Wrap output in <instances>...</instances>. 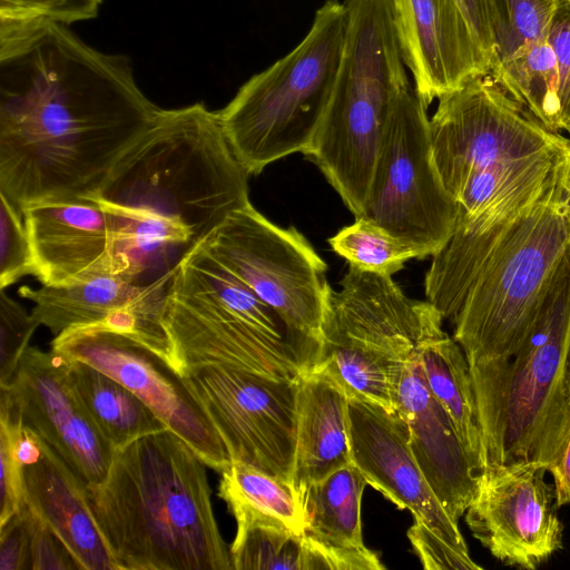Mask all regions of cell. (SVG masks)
<instances>
[{
    "mask_svg": "<svg viewBox=\"0 0 570 570\" xmlns=\"http://www.w3.org/2000/svg\"><path fill=\"white\" fill-rule=\"evenodd\" d=\"M159 111L127 56L61 23H0V193L20 210L92 196Z\"/></svg>",
    "mask_w": 570,
    "mask_h": 570,
    "instance_id": "cell-1",
    "label": "cell"
},
{
    "mask_svg": "<svg viewBox=\"0 0 570 570\" xmlns=\"http://www.w3.org/2000/svg\"><path fill=\"white\" fill-rule=\"evenodd\" d=\"M206 466L169 429L115 450L87 499L119 570L233 569Z\"/></svg>",
    "mask_w": 570,
    "mask_h": 570,
    "instance_id": "cell-2",
    "label": "cell"
},
{
    "mask_svg": "<svg viewBox=\"0 0 570 570\" xmlns=\"http://www.w3.org/2000/svg\"><path fill=\"white\" fill-rule=\"evenodd\" d=\"M248 176L218 114L194 104L160 109L89 198L111 210L178 224L199 243L250 203Z\"/></svg>",
    "mask_w": 570,
    "mask_h": 570,
    "instance_id": "cell-3",
    "label": "cell"
},
{
    "mask_svg": "<svg viewBox=\"0 0 570 570\" xmlns=\"http://www.w3.org/2000/svg\"><path fill=\"white\" fill-rule=\"evenodd\" d=\"M569 341L570 249L520 347L469 364L484 468L534 463L549 472L558 462L570 433Z\"/></svg>",
    "mask_w": 570,
    "mask_h": 570,
    "instance_id": "cell-4",
    "label": "cell"
},
{
    "mask_svg": "<svg viewBox=\"0 0 570 570\" xmlns=\"http://www.w3.org/2000/svg\"><path fill=\"white\" fill-rule=\"evenodd\" d=\"M161 323L171 368L224 365L297 381L316 363L320 342L294 328L199 242L177 266Z\"/></svg>",
    "mask_w": 570,
    "mask_h": 570,
    "instance_id": "cell-5",
    "label": "cell"
},
{
    "mask_svg": "<svg viewBox=\"0 0 570 570\" xmlns=\"http://www.w3.org/2000/svg\"><path fill=\"white\" fill-rule=\"evenodd\" d=\"M347 26L325 115L309 151L355 217L364 213L381 146L412 83L400 53L390 0H343Z\"/></svg>",
    "mask_w": 570,
    "mask_h": 570,
    "instance_id": "cell-6",
    "label": "cell"
},
{
    "mask_svg": "<svg viewBox=\"0 0 570 570\" xmlns=\"http://www.w3.org/2000/svg\"><path fill=\"white\" fill-rule=\"evenodd\" d=\"M346 26L343 1L324 2L304 39L250 77L217 112L234 156L249 175L309 151L331 99Z\"/></svg>",
    "mask_w": 570,
    "mask_h": 570,
    "instance_id": "cell-7",
    "label": "cell"
},
{
    "mask_svg": "<svg viewBox=\"0 0 570 570\" xmlns=\"http://www.w3.org/2000/svg\"><path fill=\"white\" fill-rule=\"evenodd\" d=\"M443 317L429 301L412 299L392 276L348 264L340 288L331 287L314 371L335 381L347 397L396 411L405 361Z\"/></svg>",
    "mask_w": 570,
    "mask_h": 570,
    "instance_id": "cell-8",
    "label": "cell"
},
{
    "mask_svg": "<svg viewBox=\"0 0 570 570\" xmlns=\"http://www.w3.org/2000/svg\"><path fill=\"white\" fill-rule=\"evenodd\" d=\"M563 180L564 177L498 247L451 321L453 338L469 364L513 354L534 324L570 249Z\"/></svg>",
    "mask_w": 570,
    "mask_h": 570,
    "instance_id": "cell-9",
    "label": "cell"
},
{
    "mask_svg": "<svg viewBox=\"0 0 570 570\" xmlns=\"http://www.w3.org/2000/svg\"><path fill=\"white\" fill-rule=\"evenodd\" d=\"M426 109L414 86L400 97L361 217L433 257L452 237L460 209L436 168Z\"/></svg>",
    "mask_w": 570,
    "mask_h": 570,
    "instance_id": "cell-10",
    "label": "cell"
},
{
    "mask_svg": "<svg viewBox=\"0 0 570 570\" xmlns=\"http://www.w3.org/2000/svg\"><path fill=\"white\" fill-rule=\"evenodd\" d=\"M430 135L436 168L454 200L475 173L570 150L568 137L544 126L490 75L441 97Z\"/></svg>",
    "mask_w": 570,
    "mask_h": 570,
    "instance_id": "cell-11",
    "label": "cell"
},
{
    "mask_svg": "<svg viewBox=\"0 0 570 570\" xmlns=\"http://www.w3.org/2000/svg\"><path fill=\"white\" fill-rule=\"evenodd\" d=\"M200 243L292 328L321 345L327 265L302 233L272 223L249 203Z\"/></svg>",
    "mask_w": 570,
    "mask_h": 570,
    "instance_id": "cell-12",
    "label": "cell"
},
{
    "mask_svg": "<svg viewBox=\"0 0 570 570\" xmlns=\"http://www.w3.org/2000/svg\"><path fill=\"white\" fill-rule=\"evenodd\" d=\"M218 433L230 462L291 483L296 438V381L224 365L180 375Z\"/></svg>",
    "mask_w": 570,
    "mask_h": 570,
    "instance_id": "cell-13",
    "label": "cell"
},
{
    "mask_svg": "<svg viewBox=\"0 0 570 570\" xmlns=\"http://www.w3.org/2000/svg\"><path fill=\"white\" fill-rule=\"evenodd\" d=\"M51 351L82 361L136 394L210 469L222 473L228 453L184 379L160 356L125 332L96 324L55 336Z\"/></svg>",
    "mask_w": 570,
    "mask_h": 570,
    "instance_id": "cell-14",
    "label": "cell"
},
{
    "mask_svg": "<svg viewBox=\"0 0 570 570\" xmlns=\"http://www.w3.org/2000/svg\"><path fill=\"white\" fill-rule=\"evenodd\" d=\"M547 472L534 463L490 464L479 475L465 522L505 566L534 570L562 548L563 524Z\"/></svg>",
    "mask_w": 570,
    "mask_h": 570,
    "instance_id": "cell-15",
    "label": "cell"
},
{
    "mask_svg": "<svg viewBox=\"0 0 570 570\" xmlns=\"http://www.w3.org/2000/svg\"><path fill=\"white\" fill-rule=\"evenodd\" d=\"M23 424L89 489L108 474L115 449L98 430L60 355L29 346L8 385Z\"/></svg>",
    "mask_w": 570,
    "mask_h": 570,
    "instance_id": "cell-16",
    "label": "cell"
},
{
    "mask_svg": "<svg viewBox=\"0 0 570 570\" xmlns=\"http://www.w3.org/2000/svg\"><path fill=\"white\" fill-rule=\"evenodd\" d=\"M346 425L353 463L367 484L451 547L469 553L458 522L434 494L412 452L404 419L379 403L348 397Z\"/></svg>",
    "mask_w": 570,
    "mask_h": 570,
    "instance_id": "cell-17",
    "label": "cell"
},
{
    "mask_svg": "<svg viewBox=\"0 0 570 570\" xmlns=\"http://www.w3.org/2000/svg\"><path fill=\"white\" fill-rule=\"evenodd\" d=\"M171 277L140 285L106 273L37 289L22 285L18 294L33 303L32 317L55 336L72 327L106 325L132 336L171 366L170 345L161 323Z\"/></svg>",
    "mask_w": 570,
    "mask_h": 570,
    "instance_id": "cell-18",
    "label": "cell"
},
{
    "mask_svg": "<svg viewBox=\"0 0 570 570\" xmlns=\"http://www.w3.org/2000/svg\"><path fill=\"white\" fill-rule=\"evenodd\" d=\"M390 1L401 57L426 108L489 75V62L455 0Z\"/></svg>",
    "mask_w": 570,
    "mask_h": 570,
    "instance_id": "cell-19",
    "label": "cell"
},
{
    "mask_svg": "<svg viewBox=\"0 0 570 570\" xmlns=\"http://www.w3.org/2000/svg\"><path fill=\"white\" fill-rule=\"evenodd\" d=\"M21 213L35 276L42 285H66L112 273L111 215L94 198L32 203Z\"/></svg>",
    "mask_w": 570,
    "mask_h": 570,
    "instance_id": "cell-20",
    "label": "cell"
},
{
    "mask_svg": "<svg viewBox=\"0 0 570 570\" xmlns=\"http://www.w3.org/2000/svg\"><path fill=\"white\" fill-rule=\"evenodd\" d=\"M568 163L549 177L499 198L476 216L458 219L452 237L432 257L424 276L426 301L443 320L454 318L484 264L525 215L562 180Z\"/></svg>",
    "mask_w": 570,
    "mask_h": 570,
    "instance_id": "cell-21",
    "label": "cell"
},
{
    "mask_svg": "<svg viewBox=\"0 0 570 570\" xmlns=\"http://www.w3.org/2000/svg\"><path fill=\"white\" fill-rule=\"evenodd\" d=\"M417 345L403 366L395 410L407 424L412 452L428 483L458 522L474 497L479 474L449 414L428 386Z\"/></svg>",
    "mask_w": 570,
    "mask_h": 570,
    "instance_id": "cell-22",
    "label": "cell"
},
{
    "mask_svg": "<svg viewBox=\"0 0 570 570\" xmlns=\"http://www.w3.org/2000/svg\"><path fill=\"white\" fill-rule=\"evenodd\" d=\"M23 479L24 504L60 538L80 570H119L90 511L87 488L42 441Z\"/></svg>",
    "mask_w": 570,
    "mask_h": 570,
    "instance_id": "cell-23",
    "label": "cell"
},
{
    "mask_svg": "<svg viewBox=\"0 0 570 570\" xmlns=\"http://www.w3.org/2000/svg\"><path fill=\"white\" fill-rule=\"evenodd\" d=\"M296 438L291 484L304 501L311 485L353 463L345 391L324 373L308 370L296 381Z\"/></svg>",
    "mask_w": 570,
    "mask_h": 570,
    "instance_id": "cell-24",
    "label": "cell"
},
{
    "mask_svg": "<svg viewBox=\"0 0 570 570\" xmlns=\"http://www.w3.org/2000/svg\"><path fill=\"white\" fill-rule=\"evenodd\" d=\"M417 353L429 389L449 414L480 475L485 465L484 448L470 366L463 350L441 328L419 343Z\"/></svg>",
    "mask_w": 570,
    "mask_h": 570,
    "instance_id": "cell-25",
    "label": "cell"
},
{
    "mask_svg": "<svg viewBox=\"0 0 570 570\" xmlns=\"http://www.w3.org/2000/svg\"><path fill=\"white\" fill-rule=\"evenodd\" d=\"M63 358L79 400L115 450L168 429L121 383L82 361Z\"/></svg>",
    "mask_w": 570,
    "mask_h": 570,
    "instance_id": "cell-26",
    "label": "cell"
},
{
    "mask_svg": "<svg viewBox=\"0 0 570 570\" xmlns=\"http://www.w3.org/2000/svg\"><path fill=\"white\" fill-rule=\"evenodd\" d=\"M366 479L347 464L307 490L303 535L328 547H363L361 503Z\"/></svg>",
    "mask_w": 570,
    "mask_h": 570,
    "instance_id": "cell-27",
    "label": "cell"
},
{
    "mask_svg": "<svg viewBox=\"0 0 570 570\" xmlns=\"http://www.w3.org/2000/svg\"><path fill=\"white\" fill-rule=\"evenodd\" d=\"M218 495L236 523L281 522L303 534L305 513L292 484L253 465L230 462L222 472Z\"/></svg>",
    "mask_w": 570,
    "mask_h": 570,
    "instance_id": "cell-28",
    "label": "cell"
},
{
    "mask_svg": "<svg viewBox=\"0 0 570 570\" xmlns=\"http://www.w3.org/2000/svg\"><path fill=\"white\" fill-rule=\"evenodd\" d=\"M489 75L544 126L561 132L559 67L548 38L522 47Z\"/></svg>",
    "mask_w": 570,
    "mask_h": 570,
    "instance_id": "cell-29",
    "label": "cell"
},
{
    "mask_svg": "<svg viewBox=\"0 0 570 570\" xmlns=\"http://www.w3.org/2000/svg\"><path fill=\"white\" fill-rule=\"evenodd\" d=\"M332 249L360 269L390 275L399 273L412 258H428L424 250L393 236L364 217L343 227L328 239Z\"/></svg>",
    "mask_w": 570,
    "mask_h": 570,
    "instance_id": "cell-30",
    "label": "cell"
},
{
    "mask_svg": "<svg viewBox=\"0 0 570 570\" xmlns=\"http://www.w3.org/2000/svg\"><path fill=\"white\" fill-rule=\"evenodd\" d=\"M230 556L235 570H304L305 540L281 522H242Z\"/></svg>",
    "mask_w": 570,
    "mask_h": 570,
    "instance_id": "cell-31",
    "label": "cell"
},
{
    "mask_svg": "<svg viewBox=\"0 0 570 570\" xmlns=\"http://www.w3.org/2000/svg\"><path fill=\"white\" fill-rule=\"evenodd\" d=\"M490 1L494 37L492 70L522 47L548 38L556 0Z\"/></svg>",
    "mask_w": 570,
    "mask_h": 570,
    "instance_id": "cell-32",
    "label": "cell"
},
{
    "mask_svg": "<svg viewBox=\"0 0 570 570\" xmlns=\"http://www.w3.org/2000/svg\"><path fill=\"white\" fill-rule=\"evenodd\" d=\"M36 274L30 239L21 210L0 193V289Z\"/></svg>",
    "mask_w": 570,
    "mask_h": 570,
    "instance_id": "cell-33",
    "label": "cell"
},
{
    "mask_svg": "<svg viewBox=\"0 0 570 570\" xmlns=\"http://www.w3.org/2000/svg\"><path fill=\"white\" fill-rule=\"evenodd\" d=\"M38 326L31 313L0 289V385L13 379Z\"/></svg>",
    "mask_w": 570,
    "mask_h": 570,
    "instance_id": "cell-34",
    "label": "cell"
},
{
    "mask_svg": "<svg viewBox=\"0 0 570 570\" xmlns=\"http://www.w3.org/2000/svg\"><path fill=\"white\" fill-rule=\"evenodd\" d=\"M102 0H0V21L46 20L68 26L94 19Z\"/></svg>",
    "mask_w": 570,
    "mask_h": 570,
    "instance_id": "cell-35",
    "label": "cell"
},
{
    "mask_svg": "<svg viewBox=\"0 0 570 570\" xmlns=\"http://www.w3.org/2000/svg\"><path fill=\"white\" fill-rule=\"evenodd\" d=\"M407 538L425 570L482 569L470 553L454 549L419 520L414 519V523L407 530Z\"/></svg>",
    "mask_w": 570,
    "mask_h": 570,
    "instance_id": "cell-36",
    "label": "cell"
},
{
    "mask_svg": "<svg viewBox=\"0 0 570 570\" xmlns=\"http://www.w3.org/2000/svg\"><path fill=\"white\" fill-rule=\"evenodd\" d=\"M559 67L558 99L561 131L570 128V0H556L548 30Z\"/></svg>",
    "mask_w": 570,
    "mask_h": 570,
    "instance_id": "cell-37",
    "label": "cell"
},
{
    "mask_svg": "<svg viewBox=\"0 0 570 570\" xmlns=\"http://www.w3.org/2000/svg\"><path fill=\"white\" fill-rule=\"evenodd\" d=\"M304 537V535H303ZM305 540L304 570H382L376 553L363 547H328Z\"/></svg>",
    "mask_w": 570,
    "mask_h": 570,
    "instance_id": "cell-38",
    "label": "cell"
},
{
    "mask_svg": "<svg viewBox=\"0 0 570 570\" xmlns=\"http://www.w3.org/2000/svg\"><path fill=\"white\" fill-rule=\"evenodd\" d=\"M31 512L24 504L0 527V570H30Z\"/></svg>",
    "mask_w": 570,
    "mask_h": 570,
    "instance_id": "cell-39",
    "label": "cell"
},
{
    "mask_svg": "<svg viewBox=\"0 0 570 570\" xmlns=\"http://www.w3.org/2000/svg\"><path fill=\"white\" fill-rule=\"evenodd\" d=\"M30 510V509H29ZM30 570H80L60 538L32 511Z\"/></svg>",
    "mask_w": 570,
    "mask_h": 570,
    "instance_id": "cell-40",
    "label": "cell"
},
{
    "mask_svg": "<svg viewBox=\"0 0 570 570\" xmlns=\"http://www.w3.org/2000/svg\"><path fill=\"white\" fill-rule=\"evenodd\" d=\"M465 16L489 62L494 56L493 14L490 0H455ZM490 73V72H489Z\"/></svg>",
    "mask_w": 570,
    "mask_h": 570,
    "instance_id": "cell-41",
    "label": "cell"
},
{
    "mask_svg": "<svg viewBox=\"0 0 570 570\" xmlns=\"http://www.w3.org/2000/svg\"><path fill=\"white\" fill-rule=\"evenodd\" d=\"M554 481L557 508L570 504V433L558 462L549 470Z\"/></svg>",
    "mask_w": 570,
    "mask_h": 570,
    "instance_id": "cell-42",
    "label": "cell"
},
{
    "mask_svg": "<svg viewBox=\"0 0 570 570\" xmlns=\"http://www.w3.org/2000/svg\"><path fill=\"white\" fill-rule=\"evenodd\" d=\"M563 200H564L568 217L570 220V159H569V164H568L564 180H563Z\"/></svg>",
    "mask_w": 570,
    "mask_h": 570,
    "instance_id": "cell-43",
    "label": "cell"
},
{
    "mask_svg": "<svg viewBox=\"0 0 570 570\" xmlns=\"http://www.w3.org/2000/svg\"><path fill=\"white\" fill-rule=\"evenodd\" d=\"M567 362H568V374H567V381H568V385H569V389H570V341H569V348H568V358H567Z\"/></svg>",
    "mask_w": 570,
    "mask_h": 570,
    "instance_id": "cell-44",
    "label": "cell"
},
{
    "mask_svg": "<svg viewBox=\"0 0 570 570\" xmlns=\"http://www.w3.org/2000/svg\"><path fill=\"white\" fill-rule=\"evenodd\" d=\"M567 134H568V138H569V141H570V130H569V131H567Z\"/></svg>",
    "mask_w": 570,
    "mask_h": 570,
    "instance_id": "cell-45",
    "label": "cell"
},
{
    "mask_svg": "<svg viewBox=\"0 0 570 570\" xmlns=\"http://www.w3.org/2000/svg\"><path fill=\"white\" fill-rule=\"evenodd\" d=\"M569 130H570V128H569L567 131H569ZM567 131H566V132H567Z\"/></svg>",
    "mask_w": 570,
    "mask_h": 570,
    "instance_id": "cell-46",
    "label": "cell"
}]
</instances>
